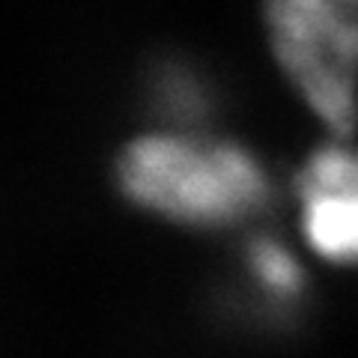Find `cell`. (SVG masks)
Segmentation results:
<instances>
[{"mask_svg":"<svg viewBox=\"0 0 358 358\" xmlns=\"http://www.w3.org/2000/svg\"><path fill=\"white\" fill-rule=\"evenodd\" d=\"M120 188L152 215L192 227H227L268 197L257 155L239 143L194 131H147L120 155Z\"/></svg>","mask_w":358,"mask_h":358,"instance_id":"cell-1","label":"cell"},{"mask_svg":"<svg viewBox=\"0 0 358 358\" xmlns=\"http://www.w3.org/2000/svg\"><path fill=\"white\" fill-rule=\"evenodd\" d=\"M268 33L310 114L346 134L358 120V0H268Z\"/></svg>","mask_w":358,"mask_h":358,"instance_id":"cell-2","label":"cell"},{"mask_svg":"<svg viewBox=\"0 0 358 358\" xmlns=\"http://www.w3.org/2000/svg\"><path fill=\"white\" fill-rule=\"evenodd\" d=\"M299 224L313 251L358 263V143L331 141L299 171Z\"/></svg>","mask_w":358,"mask_h":358,"instance_id":"cell-3","label":"cell"},{"mask_svg":"<svg viewBox=\"0 0 358 358\" xmlns=\"http://www.w3.org/2000/svg\"><path fill=\"white\" fill-rule=\"evenodd\" d=\"M248 278L254 289L263 299L281 301V305H289L299 293L301 284H305V275H301V266L293 254H289L287 245L275 242V239H260L248 248Z\"/></svg>","mask_w":358,"mask_h":358,"instance_id":"cell-4","label":"cell"}]
</instances>
